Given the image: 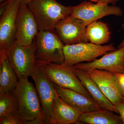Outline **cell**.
<instances>
[{
  "instance_id": "ac0fdd59",
  "label": "cell",
  "mask_w": 124,
  "mask_h": 124,
  "mask_svg": "<svg viewBox=\"0 0 124 124\" xmlns=\"http://www.w3.org/2000/svg\"><path fill=\"white\" fill-rule=\"evenodd\" d=\"M114 112L101 108L82 113L78 122L89 124H124L120 116Z\"/></svg>"
},
{
  "instance_id": "2e32d148",
  "label": "cell",
  "mask_w": 124,
  "mask_h": 124,
  "mask_svg": "<svg viewBox=\"0 0 124 124\" xmlns=\"http://www.w3.org/2000/svg\"><path fill=\"white\" fill-rule=\"evenodd\" d=\"M73 70L83 86L101 108L117 113L115 107L104 95L98 85L91 79L86 72L78 69L73 66Z\"/></svg>"
},
{
  "instance_id": "ffe728a7",
  "label": "cell",
  "mask_w": 124,
  "mask_h": 124,
  "mask_svg": "<svg viewBox=\"0 0 124 124\" xmlns=\"http://www.w3.org/2000/svg\"><path fill=\"white\" fill-rule=\"evenodd\" d=\"M18 103L14 91L0 94V117L17 116Z\"/></svg>"
},
{
  "instance_id": "484cf974",
  "label": "cell",
  "mask_w": 124,
  "mask_h": 124,
  "mask_svg": "<svg viewBox=\"0 0 124 124\" xmlns=\"http://www.w3.org/2000/svg\"><path fill=\"white\" fill-rule=\"evenodd\" d=\"M121 26H122V29L124 30V23L122 24ZM124 38L122 40V41H121V42H120L119 46H117V48H119L124 47Z\"/></svg>"
},
{
  "instance_id": "7402d4cb",
  "label": "cell",
  "mask_w": 124,
  "mask_h": 124,
  "mask_svg": "<svg viewBox=\"0 0 124 124\" xmlns=\"http://www.w3.org/2000/svg\"><path fill=\"white\" fill-rule=\"evenodd\" d=\"M114 74L124 97V73H114Z\"/></svg>"
},
{
  "instance_id": "ba28073f",
  "label": "cell",
  "mask_w": 124,
  "mask_h": 124,
  "mask_svg": "<svg viewBox=\"0 0 124 124\" xmlns=\"http://www.w3.org/2000/svg\"><path fill=\"white\" fill-rule=\"evenodd\" d=\"M94 2L84 1L72 6L71 15L82 20L86 26L108 16L123 15L122 9L119 6Z\"/></svg>"
},
{
  "instance_id": "9c48e42d",
  "label": "cell",
  "mask_w": 124,
  "mask_h": 124,
  "mask_svg": "<svg viewBox=\"0 0 124 124\" xmlns=\"http://www.w3.org/2000/svg\"><path fill=\"white\" fill-rule=\"evenodd\" d=\"M31 77L35 84L39 98L44 123L49 124L51 108L57 91L53 83L45 73L43 66L36 65Z\"/></svg>"
},
{
  "instance_id": "30bf717a",
  "label": "cell",
  "mask_w": 124,
  "mask_h": 124,
  "mask_svg": "<svg viewBox=\"0 0 124 124\" xmlns=\"http://www.w3.org/2000/svg\"><path fill=\"white\" fill-rule=\"evenodd\" d=\"M39 31L37 22L28 5L21 4L16 22V42L21 45H30Z\"/></svg>"
},
{
  "instance_id": "6da1fadb",
  "label": "cell",
  "mask_w": 124,
  "mask_h": 124,
  "mask_svg": "<svg viewBox=\"0 0 124 124\" xmlns=\"http://www.w3.org/2000/svg\"><path fill=\"white\" fill-rule=\"evenodd\" d=\"M33 42L37 66L63 62L64 45L55 29L39 31Z\"/></svg>"
},
{
  "instance_id": "277c9868",
  "label": "cell",
  "mask_w": 124,
  "mask_h": 124,
  "mask_svg": "<svg viewBox=\"0 0 124 124\" xmlns=\"http://www.w3.org/2000/svg\"><path fill=\"white\" fill-rule=\"evenodd\" d=\"M116 49L113 44L102 45L89 42L64 45V60L62 64L71 66L83 62H93Z\"/></svg>"
},
{
  "instance_id": "52a82bcc",
  "label": "cell",
  "mask_w": 124,
  "mask_h": 124,
  "mask_svg": "<svg viewBox=\"0 0 124 124\" xmlns=\"http://www.w3.org/2000/svg\"><path fill=\"white\" fill-rule=\"evenodd\" d=\"M7 55L19 79L31 77L36 66L33 42L30 45L23 46L15 42Z\"/></svg>"
},
{
  "instance_id": "5b68a950",
  "label": "cell",
  "mask_w": 124,
  "mask_h": 124,
  "mask_svg": "<svg viewBox=\"0 0 124 124\" xmlns=\"http://www.w3.org/2000/svg\"><path fill=\"white\" fill-rule=\"evenodd\" d=\"M21 0H8L0 6V55L16 42V22Z\"/></svg>"
},
{
  "instance_id": "5bb4252c",
  "label": "cell",
  "mask_w": 124,
  "mask_h": 124,
  "mask_svg": "<svg viewBox=\"0 0 124 124\" xmlns=\"http://www.w3.org/2000/svg\"><path fill=\"white\" fill-rule=\"evenodd\" d=\"M54 86L62 100L82 113L97 110L101 108L94 100L77 91L62 88L54 84Z\"/></svg>"
},
{
  "instance_id": "4fadbf2b",
  "label": "cell",
  "mask_w": 124,
  "mask_h": 124,
  "mask_svg": "<svg viewBox=\"0 0 124 124\" xmlns=\"http://www.w3.org/2000/svg\"><path fill=\"white\" fill-rule=\"evenodd\" d=\"M86 72L114 106L124 101V95L114 73L99 69Z\"/></svg>"
},
{
  "instance_id": "8992f818",
  "label": "cell",
  "mask_w": 124,
  "mask_h": 124,
  "mask_svg": "<svg viewBox=\"0 0 124 124\" xmlns=\"http://www.w3.org/2000/svg\"><path fill=\"white\" fill-rule=\"evenodd\" d=\"M43 68L47 77L54 84L75 90L93 100L74 72L73 66L51 63L43 66Z\"/></svg>"
},
{
  "instance_id": "d4e9b609",
  "label": "cell",
  "mask_w": 124,
  "mask_h": 124,
  "mask_svg": "<svg viewBox=\"0 0 124 124\" xmlns=\"http://www.w3.org/2000/svg\"><path fill=\"white\" fill-rule=\"evenodd\" d=\"M98 2L108 5H116V3L119 2L120 0H98Z\"/></svg>"
},
{
  "instance_id": "e0dca14e",
  "label": "cell",
  "mask_w": 124,
  "mask_h": 124,
  "mask_svg": "<svg viewBox=\"0 0 124 124\" xmlns=\"http://www.w3.org/2000/svg\"><path fill=\"white\" fill-rule=\"evenodd\" d=\"M19 81L17 75L7 57L0 55V94L13 91Z\"/></svg>"
},
{
  "instance_id": "3957f363",
  "label": "cell",
  "mask_w": 124,
  "mask_h": 124,
  "mask_svg": "<svg viewBox=\"0 0 124 124\" xmlns=\"http://www.w3.org/2000/svg\"><path fill=\"white\" fill-rule=\"evenodd\" d=\"M17 97L18 117L24 122L42 116V108L36 88L28 78L19 80L15 89Z\"/></svg>"
},
{
  "instance_id": "9a60e30c",
  "label": "cell",
  "mask_w": 124,
  "mask_h": 124,
  "mask_svg": "<svg viewBox=\"0 0 124 124\" xmlns=\"http://www.w3.org/2000/svg\"><path fill=\"white\" fill-rule=\"evenodd\" d=\"M82 114L64 102L57 92L51 108L49 124H75Z\"/></svg>"
},
{
  "instance_id": "7c38bea8",
  "label": "cell",
  "mask_w": 124,
  "mask_h": 124,
  "mask_svg": "<svg viewBox=\"0 0 124 124\" xmlns=\"http://www.w3.org/2000/svg\"><path fill=\"white\" fill-rule=\"evenodd\" d=\"M73 66L85 71L99 69L114 73H124V46L106 54L93 62L80 63Z\"/></svg>"
},
{
  "instance_id": "d6986e66",
  "label": "cell",
  "mask_w": 124,
  "mask_h": 124,
  "mask_svg": "<svg viewBox=\"0 0 124 124\" xmlns=\"http://www.w3.org/2000/svg\"><path fill=\"white\" fill-rule=\"evenodd\" d=\"M86 34L89 41L97 45L106 44L111 38V32L108 25L98 20L87 25Z\"/></svg>"
},
{
  "instance_id": "4316f807",
  "label": "cell",
  "mask_w": 124,
  "mask_h": 124,
  "mask_svg": "<svg viewBox=\"0 0 124 124\" xmlns=\"http://www.w3.org/2000/svg\"><path fill=\"white\" fill-rule=\"evenodd\" d=\"M32 0H21V4L28 5Z\"/></svg>"
},
{
  "instance_id": "83f0119b",
  "label": "cell",
  "mask_w": 124,
  "mask_h": 124,
  "mask_svg": "<svg viewBox=\"0 0 124 124\" xmlns=\"http://www.w3.org/2000/svg\"><path fill=\"white\" fill-rule=\"evenodd\" d=\"M90 1H92V2H98V0H88Z\"/></svg>"
},
{
  "instance_id": "7a4b0ae2",
  "label": "cell",
  "mask_w": 124,
  "mask_h": 124,
  "mask_svg": "<svg viewBox=\"0 0 124 124\" xmlns=\"http://www.w3.org/2000/svg\"><path fill=\"white\" fill-rule=\"evenodd\" d=\"M28 6L39 31L55 29L60 21L71 15L72 6L63 5L57 0H32Z\"/></svg>"
},
{
  "instance_id": "cb8c5ba5",
  "label": "cell",
  "mask_w": 124,
  "mask_h": 124,
  "mask_svg": "<svg viewBox=\"0 0 124 124\" xmlns=\"http://www.w3.org/2000/svg\"><path fill=\"white\" fill-rule=\"evenodd\" d=\"M25 124H43L44 123V120L42 116L37 117L32 121L24 122Z\"/></svg>"
},
{
  "instance_id": "8fae6325",
  "label": "cell",
  "mask_w": 124,
  "mask_h": 124,
  "mask_svg": "<svg viewBox=\"0 0 124 124\" xmlns=\"http://www.w3.org/2000/svg\"><path fill=\"white\" fill-rule=\"evenodd\" d=\"M86 26L82 20L70 15L60 21L55 29L64 45H71L89 42Z\"/></svg>"
},
{
  "instance_id": "603a6c76",
  "label": "cell",
  "mask_w": 124,
  "mask_h": 124,
  "mask_svg": "<svg viewBox=\"0 0 124 124\" xmlns=\"http://www.w3.org/2000/svg\"><path fill=\"white\" fill-rule=\"evenodd\" d=\"M117 113L119 114L123 124H124V100L115 106Z\"/></svg>"
},
{
  "instance_id": "f1b7e54d",
  "label": "cell",
  "mask_w": 124,
  "mask_h": 124,
  "mask_svg": "<svg viewBox=\"0 0 124 124\" xmlns=\"http://www.w3.org/2000/svg\"><path fill=\"white\" fill-rule=\"evenodd\" d=\"M8 0H0V4H2L3 2H5V1H7Z\"/></svg>"
},
{
  "instance_id": "44dd1931",
  "label": "cell",
  "mask_w": 124,
  "mask_h": 124,
  "mask_svg": "<svg viewBox=\"0 0 124 124\" xmlns=\"http://www.w3.org/2000/svg\"><path fill=\"white\" fill-rule=\"evenodd\" d=\"M0 124H23V121L18 116L0 117Z\"/></svg>"
}]
</instances>
